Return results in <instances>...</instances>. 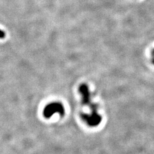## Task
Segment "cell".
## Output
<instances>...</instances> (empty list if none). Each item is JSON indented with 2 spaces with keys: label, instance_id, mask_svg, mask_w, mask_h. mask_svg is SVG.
<instances>
[{
  "label": "cell",
  "instance_id": "1",
  "mask_svg": "<svg viewBox=\"0 0 154 154\" xmlns=\"http://www.w3.org/2000/svg\"><path fill=\"white\" fill-rule=\"evenodd\" d=\"M62 113L63 112V107L61 105L58 103H54L50 105L46 108L44 111L45 115L46 117H50L52 114L57 112Z\"/></svg>",
  "mask_w": 154,
  "mask_h": 154
},
{
  "label": "cell",
  "instance_id": "2",
  "mask_svg": "<svg viewBox=\"0 0 154 154\" xmlns=\"http://www.w3.org/2000/svg\"><path fill=\"white\" fill-rule=\"evenodd\" d=\"M153 63H154V60H153Z\"/></svg>",
  "mask_w": 154,
  "mask_h": 154
},
{
  "label": "cell",
  "instance_id": "3",
  "mask_svg": "<svg viewBox=\"0 0 154 154\" xmlns=\"http://www.w3.org/2000/svg\"></svg>",
  "mask_w": 154,
  "mask_h": 154
}]
</instances>
